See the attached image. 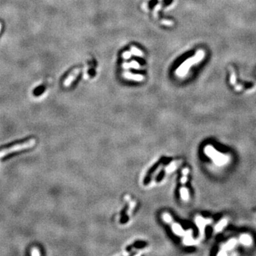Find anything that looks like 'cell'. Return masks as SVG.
I'll use <instances>...</instances> for the list:
<instances>
[{
    "label": "cell",
    "instance_id": "obj_8",
    "mask_svg": "<svg viewBox=\"0 0 256 256\" xmlns=\"http://www.w3.org/2000/svg\"><path fill=\"white\" fill-rule=\"evenodd\" d=\"M127 77H128V78H131V77H134L133 76H131V75H130V76H127ZM134 78H143V77H142V76H134Z\"/></svg>",
    "mask_w": 256,
    "mask_h": 256
},
{
    "label": "cell",
    "instance_id": "obj_9",
    "mask_svg": "<svg viewBox=\"0 0 256 256\" xmlns=\"http://www.w3.org/2000/svg\"><path fill=\"white\" fill-rule=\"evenodd\" d=\"M1 29H2V24H1V23H0V31H1Z\"/></svg>",
    "mask_w": 256,
    "mask_h": 256
},
{
    "label": "cell",
    "instance_id": "obj_2",
    "mask_svg": "<svg viewBox=\"0 0 256 256\" xmlns=\"http://www.w3.org/2000/svg\"><path fill=\"white\" fill-rule=\"evenodd\" d=\"M203 56H204V52L202 51H199V52L197 53L196 56L192 58V59H188L186 60L183 65H181L180 67H179V70L177 71V73L179 76H184L185 75V73L187 72V71L189 70V68L191 65L193 64L194 63H196L199 60H201L203 59Z\"/></svg>",
    "mask_w": 256,
    "mask_h": 256
},
{
    "label": "cell",
    "instance_id": "obj_1",
    "mask_svg": "<svg viewBox=\"0 0 256 256\" xmlns=\"http://www.w3.org/2000/svg\"><path fill=\"white\" fill-rule=\"evenodd\" d=\"M205 152L206 153V155H208L210 158H212L215 164L219 166L225 165L228 162V157L216 151L213 149L212 146H207L205 149Z\"/></svg>",
    "mask_w": 256,
    "mask_h": 256
},
{
    "label": "cell",
    "instance_id": "obj_3",
    "mask_svg": "<svg viewBox=\"0 0 256 256\" xmlns=\"http://www.w3.org/2000/svg\"><path fill=\"white\" fill-rule=\"evenodd\" d=\"M31 138H26L24 139H17V140H15L14 142H10V143H8L7 144H4L0 146V152L2 151H6L8 149H11L13 148H16V147H29L31 146V144L29 141L31 140Z\"/></svg>",
    "mask_w": 256,
    "mask_h": 256
},
{
    "label": "cell",
    "instance_id": "obj_4",
    "mask_svg": "<svg viewBox=\"0 0 256 256\" xmlns=\"http://www.w3.org/2000/svg\"><path fill=\"white\" fill-rule=\"evenodd\" d=\"M240 241H241L243 244L246 245H249L250 244H251L252 242L251 238H250L248 235H242L241 236V238H240Z\"/></svg>",
    "mask_w": 256,
    "mask_h": 256
},
{
    "label": "cell",
    "instance_id": "obj_5",
    "mask_svg": "<svg viewBox=\"0 0 256 256\" xmlns=\"http://www.w3.org/2000/svg\"><path fill=\"white\" fill-rule=\"evenodd\" d=\"M227 224V221L226 219H223V220L221 221L220 222H219L217 225L215 226V231H220L221 230H222L223 228V227L225 226Z\"/></svg>",
    "mask_w": 256,
    "mask_h": 256
},
{
    "label": "cell",
    "instance_id": "obj_6",
    "mask_svg": "<svg viewBox=\"0 0 256 256\" xmlns=\"http://www.w3.org/2000/svg\"><path fill=\"white\" fill-rule=\"evenodd\" d=\"M236 243V241L235 239L233 240H231L230 241H229L228 243L226 244V245L225 246L226 249V250H229V249H231L232 248H233L235 246V245Z\"/></svg>",
    "mask_w": 256,
    "mask_h": 256
},
{
    "label": "cell",
    "instance_id": "obj_7",
    "mask_svg": "<svg viewBox=\"0 0 256 256\" xmlns=\"http://www.w3.org/2000/svg\"><path fill=\"white\" fill-rule=\"evenodd\" d=\"M231 82L232 84H234L236 83V75H235L234 72L232 71V73H231Z\"/></svg>",
    "mask_w": 256,
    "mask_h": 256
}]
</instances>
